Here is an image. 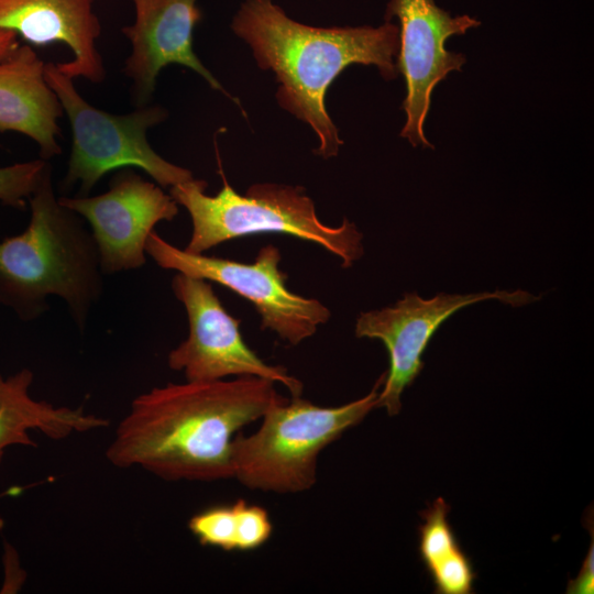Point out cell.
<instances>
[{
  "instance_id": "6da1fadb",
  "label": "cell",
  "mask_w": 594,
  "mask_h": 594,
  "mask_svg": "<svg viewBox=\"0 0 594 594\" xmlns=\"http://www.w3.org/2000/svg\"><path fill=\"white\" fill-rule=\"evenodd\" d=\"M257 376L154 387L119 422L107 459L168 481L232 477V443L284 397Z\"/></svg>"
},
{
  "instance_id": "7a4b0ae2",
  "label": "cell",
  "mask_w": 594,
  "mask_h": 594,
  "mask_svg": "<svg viewBox=\"0 0 594 594\" xmlns=\"http://www.w3.org/2000/svg\"><path fill=\"white\" fill-rule=\"evenodd\" d=\"M262 69L279 84V106L308 123L319 140L315 154L336 156L343 144L326 108L327 89L351 64L374 65L385 79L398 75L399 28H316L286 15L273 0H245L232 21Z\"/></svg>"
},
{
  "instance_id": "3957f363",
  "label": "cell",
  "mask_w": 594,
  "mask_h": 594,
  "mask_svg": "<svg viewBox=\"0 0 594 594\" xmlns=\"http://www.w3.org/2000/svg\"><path fill=\"white\" fill-rule=\"evenodd\" d=\"M29 201L26 229L0 242V304L31 321L47 311L48 296H57L84 331L103 290L92 233L55 197L51 164Z\"/></svg>"
},
{
  "instance_id": "277c9868",
  "label": "cell",
  "mask_w": 594,
  "mask_h": 594,
  "mask_svg": "<svg viewBox=\"0 0 594 594\" xmlns=\"http://www.w3.org/2000/svg\"><path fill=\"white\" fill-rule=\"evenodd\" d=\"M222 188L205 194L208 184L191 178L174 185L170 197L189 213L193 232L186 252L202 254L226 241L260 234L280 233L319 244L348 268L361 258L363 235L346 218L329 227L316 213L315 204L300 187L273 183L254 184L244 196L228 183L222 168Z\"/></svg>"
},
{
  "instance_id": "5b68a950",
  "label": "cell",
  "mask_w": 594,
  "mask_h": 594,
  "mask_svg": "<svg viewBox=\"0 0 594 594\" xmlns=\"http://www.w3.org/2000/svg\"><path fill=\"white\" fill-rule=\"evenodd\" d=\"M384 380L385 373L369 394L337 407L318 406L300 396L274 403L255 432L235 436L232 477L251 490L276 494L310 490L320 453L377 407Z\"/></svg>"
},
{
  "instance_id": "8992f818",
  "label": "cell",
  "mask_w": 594,
  "mask_h": 594,
  "mask_svg": "<svg viewBox=\"0 0 594 594\" xmlns=\"http://www.w3.org/2000/svg\"><path fill=\"white\" fill-rule=\"evenodd\" d=\"M45 79L55 91L72 129V151L64 188L79 183L78 196H88L106 174L138 167L160 186L172 187L194 178L189 169L158 155L147 141V131L167 118L160 106H144L128 114H113L86 101L73 78L45 63Z\"/></svg>"
},
{
  "instance_id": "52a82bcc",
  "label": "cell",
  "mask_w": 594,
  "mask_h": 594,
  "mask_svg": "<svg viewBox=\"0 0 594 594\" xmlns=\"http://www.w3.org/2000/svg\"><path fill=\"white\" fill-rule=\"evenodd\" d=\"M145 252L163 268L216 282L248 299L261 317V328L293 345L314 336L331 317L318 299L288 289L287 274L279 268L280 252L273 244L263 246L252 263H241L186 252L153 231L147 237Z\"/></svg>"
},
{
  "instance_id": "ba28073f",
  "label": "cell",
  "mask_w": 594,
  "mask_h": 594,
  "mask_svg": "<svg viewBox=\"0 0 594 594\" xmlns=\"http://www.w3.org/2000/svg\"><path fill=\"white\" fill-rule=\"evenodd\" d=\"M172 289L186 309L189 326L187 339L168 353L172 370L183 372L189 382L263 377L283 384L292 397L301 396L298 378L284 366L267 364L248 346L240 321L224 309L207 280L178 273Z\"/></svg>"
},
{
  "instance_id": "9c48e42d",
  "label": "cell",
  "mask_w": 594,
  "mask_h": 594,
  "mask_svg": "<svg viewBox=\"0 0 594 594\" xmlns=\"http://www.w3.org/2000/svg\"><path fill=\"white\" fill-rule=\"evenodd\" d=\"M490 299L521 307L539 297L522 289L464 295L441 293L429 299L407 293L395 305L361 312L355 336L381 340L389 355L377 407H384L389 416L397 415L402 408L400 396L424 369L421 356L438 328L460 309Z\"/></svg>"
},
{
  "instance_id": "30bf717a",
  "label": "cell",
  "mask_w": 594,
  "mask_h": 594,
  "mask_svg": "<svg viewBox=\"0 0 594 594\" xmlns=\"http://www.w3.org/2000/svg\"><path fill=\"white\" fill-rule=\"evenodd\" d=\"M58 200L90 224L103 274L143 266L147 237L158 222L172 221L178 213L170 195L132 167L120 168L101 195Z\"/></svg>"
},
{
  "instance_id": "8fae6325",
  "label": "cell",
  "mask_w": 594,
  "mask_h": 594,
  "mask_svg": "<svg viewBox=\"0 0 594 594\" xmlns=\"http://www.w3.org/2000/svg\"><path fill=\"white\" fill-rule=\"evenodd\" d=\"M399 21L397 69L406 81L403 108L406 123L400 136L413 146L432 147L424 133L433 88L454 70H461L466 58L447 51L448 37L464 34L480 21L462 14L451 16L435 0H389L385 19Z\"/></svg>"
},
{
  "instance_id": "7c38bea8",
  "label": "cell",
  "mask_w": 594,
  "mask_h": 594,
  "mask_svg": "<svg viewBox=\"0 0 594 594\" xmlns=\"http://www.w3.org/2000/svg\"><path fill=\"white\" fill-rule=\"evenodd\" d=\"M197 0H133L135 20L122 33L130 40L132 52L123 72L132 79V102L144 107L151 99L160 72L178 64L196 72L209 86L229 98L219 80L194 52V29L202 12Z\"/></svg>"
},
{
  "instance_id": "4fadbf2b",
  "label": "cell",
  "mask_w": 594,
  "mask_h": 594,
  "mask_svg": "<svg viewBox=\"0 0 594 594\" xmlns=\"http://www.w3.org/2000/svg\"><path fill=\"white\" fill-rule=\"evenodd\" d=\"M0 29L15 32L34 46L63 43L73 58L57 63L59 72L94 84L105 80L106 69L96 45L101 24L94 0H0Z\"/></svg>"
},
{
  "instance_id": "5bb4252c",
  "label": "cell",
  "mask_w": 594,
  "mask_h": 594,
  "mask_svg": "<svg viewBox=\"0 0 594 594\" xmlns=\"http://www.w3.org/2000/svg\"><path fill=\"white\" fill-rule=\"evenodd\" d=\"M44 72L45 63L29 44L0 56V132L29 136L48 161L62 153L57 122L64 109Z\"/></svg>"
},
{
  "instance_id": "9a60e30c",
  "label": "cell",
  "mask_w": 594,
  "mask_h": 594,
  "mask_svg": "<svg viewBox=\"0 0 594 594\" xmlns=\"http://www.w3.org/2000/svg\"><path fill=\"white\" fill-rule=\"evenodd\" d=\"M34 375L29 369L3 376L0 373V461L11 446H35L30 431L36 430L54 440L108 426V420L86 413L82 407L54 406L31 396ZM13 486L0 497L20 494Z\"/></svg>"
},
{
  "instance_id": "2e32d148",
  "label": "cell",
  "mask_w": 594,
  "mask_h": 594,
  "mask_svg": "<svg viewBox=\"0 0 594 594\" xmlns=\"http://www.w3.org/2000/svg\"><path fill=\"white\" fill-rule=\"evenodd\" d=\"M450 506L437 498L421 513L419 553L440 594H470L476 573L469 557L461 549L448 521Z\"/></svg>"
},
{
  "instance_id": "e0dca14e",
  "label": "cell",
  "mask_w": 594,
  "mask_h": 594,
  "mask_svg": "<svg viewBox=\"0 0 594 594\" xmlns=\"http://www.w3.org/2000/svg\"><path fill=\"white\" fill-rule=\"evenodd\" d=\"M188 528L201 546L223 551L255 550L273 532L267 510L244 499L196 513L190 517Z\"/></svg>"
},
{
  "instance_id": "ac0fdd59",
  "label": "cell",
  "mask_w": 594,
  "mask_h": 594,
  "mask_svg": "<svg viewBox=\"0 0 594 594\" xmlns=\"http://www.w3.org/2000/svg\"><path fill=\"white\" fill-rule=\"evenodd\" d=\"M48 165L38 158L0 167V202L23 210Z\"/></svg>"
},
{
  "instance_id": "d6986e66",
  "label": "cell",
  "mask_w": 594,
  "mask_h": 594,
  "mask_svg": "<svg viewBox=\"0 0 594 594\" xmlns=\"http://www.w3.org/2000/svg\"><path fill=\"white\" fill-rule=\"evenodd\" d=\"M594 538L592 530L591 547L583 561L579 575L566 587L569 594H592L594 591Z\"/></svg>"
},
{
  "instance_id": "ffe728a7",
  "label": "cell",
  "mask_w": 594,
  "mask_h": 594,
  "mask_svg": "<svg viewBox=\"0 0 594 594\" xmlns=\"http://www.w3.org/2000/svg\"><path fill=\"white\" fill-rule=\"evenodd\" d=\"M19 45L18 34L10 30L0 29V56Z\"/></svg>"
}]
</instances>
